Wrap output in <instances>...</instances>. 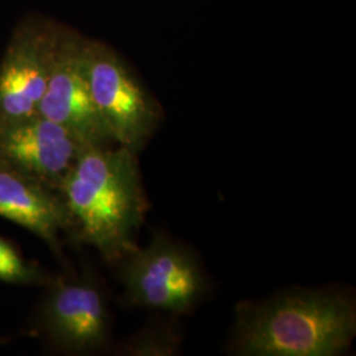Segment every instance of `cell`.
Returning a JSON list of instances; mask_svg holds the SVG:
<instances>
[{
    "instance_id": "obj_9",
    "label": "cell",
    "mask_w": 356,
    "mask_h": 356,
    "mask_svg": "<svg viewBox=\"0 0 356 356\" xmlns=\"http://www.w3.org/2000/svg\"><path fill=\"white\" fill-rule=\"evenodd\" d=\"M0 216L24 227L66 264L63 235L70 239L74 223L63 194L13 169L0 160Z\"/></svg>"
},
{
    "instance_id": "obj_10",
    "label": "cell",
    "mask_w": 356,
    "mask_h": 356,
    "mask_svg": "<svg viewBox=\"0 0 356 356\" xmlns=\"http://www.w3.org/2000/svg\"><path fill=\"white\" fill-rule=\"evenodd\" d=\"M177 316L149 321L140 330L132 334L116 351L126 356H175L182 346V330Z\"/></svg>"
},
{
    "instance_id": "obj_4",
    "label": "cell",
    "mask_w": 356,
    "mask_h": 356,
    "mask_svg": "<svg viewBox=\"0 0 356 356\" xmlns=\"http://www.w3.org/2000/svg\"><path fill=\"white\" fill-rule=\"evenodd\" d=\"M115 267L123 286L122 302L181 317L206 296L209 285L198 259L165 232H154L148 245H136Z\"/></svg>"
},
{
    "instance_id": "obj_8",
    "label": "cell",
    "mask_w": 356,
    "mask_h": 356,
    "mask_svg": "<svg viewBox=\"0 0 356 356\" xmlns=\"http://www.w3.org/2000/svg\"><path fill=\"white\" fill-rule=\"evenodd\" d=\"M86 148L67 128L40 115L0 126V160L56 191Z\"/></svg>"
},
{
    "instance_id": "obj_6",
    "label": "cell",
    "mask_w": 356,
    "mask_h": 356,
    "mask_svg": "<svg viewBox=\"0 0 356 356\" xmlns=\"http://www.w3.org/2000/svg\"><path fill=\"white\" fill-rule=\"evenodd\" d=\"M57 26L38 19L13 31L0 60V126L36 116L51 76Z\"/></svg>"
},
{
    "instance_id": "obj_2",
    "label": "cell",
    "mask_w": 356,
    "mask_h": 356,
    "mask_svg": "<svg viewBox=\"0 0 356 356\" xmlns=\"http://www.w3.org/2000/svg\"><path fill=\"white\" fill-rule=\"evenodd\" d=\"M138 156L118 145L89 147L60 189L74 223L72 241L111 266L138 245L148 210Z\"/></svg>"
},
{
    "instance_id": "obj_3",
    "label": "cell",
    "mask_w": 356,
    "mask_h": 356,
    "mask_svg": "<svg viewBox=\"0 0 356 356\" xmlns=\"http://www.w3.org/2000/svg\"><path fill=\"white\" fill-rule=\"evenodd\" d=\"M29 331L51 354L95 355L111 344L113 314L97 269L51 277L29 319Z\"/></svg>"
},
{
    "instance_id": "obj_1",
    "label": "cell",
    "mask_w": 356,
    "mask_h": 356,
    "mask_svg": "<svg viewBox=\"0 0 356 356\" xmlns=\"http://www.w3.org/2000/svg\"><path fill=\"white\" fill-rule=\"evenodd\" d=\"M355 335L351 292L298 286L239 302L227 350L241 356H337L350 350Z\"/></svg>"
},
{
    "instance_id": "obj_5",
    "label": "cell",
    "mask_w": 356,
    "mask_h": 356,
    "mask_svg": "<svg viewBox=\"0 0 356 356\" xmlns=\"http://www.w3.org/2000/svg\"><path fill=\"white\" fill-rule=\"evenodd\" d=\"M83 60L92 101L115 145L139 154L159 126L157 104L107 45L85 40Z\"/></svg>"
},
{
    "instance_id": "obj_11",
    "label": "cell",
    "mask_w": 356,
    "mask_h": 356,
    "mask_svg": "<svg viewBox=\"0 0 356 356\" xmlns=\"http://www.w3.org/2000/svg\"><path fill=\"white\" fill-rule=\"evenodd\" d=\"M53 275L36 261L26 259L13 243L0 236V281L19 286L42 288Z\"/></svg>"
},
{
    "instance_id": "obj_7",
    "label": "cell",
    "mask_w": 356,
    "mask_h": 356,
    "mask_svg": "<svg viewBox=\"0 0 356 356\" xmlns=\"http://www.w3.org/2000/svg\"><path fill=\"white\" fill-rule=\"evenodd\" d=\"M85 40L58 29L51 76L38 115L67 128L88 147H114L92 101L83 60Z\"/></svg>"
}]
</instances>
